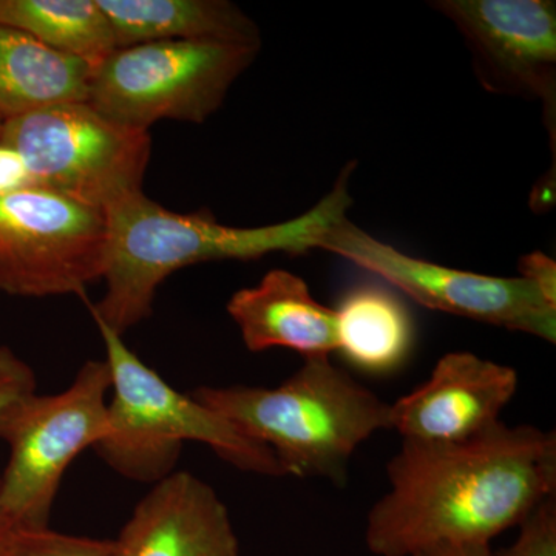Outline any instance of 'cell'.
<instances>
[{
    "mask_svg": "<svg viewBox=\"0 0 556 556\" xmlns=\"http://www.w3.org/2000/svg\"><path fill=\"white\" fill-rule=\"evenodd\" d=\"M116 49L159 40L262 47V33L228 0H97Z\"/></svg>",
    "mask_w": 556,
    "mask_h": 556,
    "instance_id": "14",
    "label": "cell"
},
{
    "mask_svg": "<svg viewBox=\"0 0 556 556\" xmlns=\"http://www.w3.org/2000/svg\"><path fill=\"white\" fill-rule=\"evenodd\" d=\"M334 311L338 351L350 364L368 372H390L404 364L415 327L393 292L367 285L348 292Z\"/></svg>",
    "mask_w": 556,
    "mask_h": 556,
    "instance_id": "16",
    "label": "cell"
},
{
    "mask_svg": "<svg viewBox=\"0 0 556 556\" xmlns=\"http://www.w3.org/2000/svg\"><path fill=\"white\" fill-rule=\"evenodd\" d=\"M517 369L455 351L439 358L430 378L390 404L391 430L420 442H463L501 422L518 391Z\"/></svg>",
    "mask_w": 556,
    "mask_h": 556,
    "instance_id": "11",
    "label": "cell"
},
{
    "mask_svg": "<svg viewBox=\"0 0 556 556\" xmlns=\"http://www.w3.org/2000/svg\"><path fill=\"white\" fill-rule=\"evenodd\" d=\"M190 394L269 448L285 477L340 484L356 450L378 431L391 430L390 404L329 356L305 357L276 388L201 387Z\"/></svg>",
    "mask_w": 556,
    "mask_h": 556,
    "instance_id": "3",
    "label": "cell"
},
{
    "mask_svg": "<svg viewBox=\"0 0 556 556\" xmlns=\"http://www.w3.org/2000/svg\"><path fill=\"white\" fill-rule=\"evenodd\" d=\"M110 369L108 434L94 447L113 470L139 482H160L174 473L185 442L207 445L230 466L283 478L269 448L241 434L226 417L192 394L170 387L116 334L94 320Z\"/></svg>",
    "mask_w": 556,
    "mask_h": 556,
    "instance_id": "4",
    "label": "cell"
},
{
    "mask_svg": "<svg viewBox=\"0 0 556 556\" xmlns=\"http://www.w3.org/2000/svg\"><path fill=\"white\" fill-rule=\"evenodd\" d=\"M519 274L538 289L551 305L556 306V263L544 252L536 251L519 260Z\"/></svg>",
    "mask_w": 556,
    "mask_h": 556,
    "instance_id": "21",
    "label": "cell"
},
{
    "mask_svg": "<svg viewBox=\"0 0 556 556\" xmlns=\"http://www.w3.org/2000/svg\"><path fill=\"white\" fill-rule=\"evenodd\" d=\"M90 65L47 49L16 28L0 24V116L87 101Z\"/></svg>",
    "mask_w": 556,
    "mask_h": 556,
    "instance_id": "15",
    "label": "cell"
},
{
    "mask_svg": "<svg viewBox=\"0 0 556 556\" xmlns=\"http://www.w3.org/2000/svg\"><path fill=\"white\" fill-rule=\"evenodd\" d=\"M356 163L340 172L331 192L299 217L262 228H230L206 215L177 214L144 195L105 212L104 298L90 305L93 320L123 336L152 316L156 291L188 266L217 260H255L318 249L325 233L346 217L353 204L350 179Z\"/></svg>",
    "mask_w": 556,
    "mask_h": 556,
    "instance_id": "2",
    "label": "cell"
},
{
    "mask_svg": "<svg viewBox=\"0 0 556 556\" xmlns=\"http://www.w3.org/2000/svg\"><path fill=\"white\" fill-rule=\"evenodd\" d=\"M112 556H239V540L217 492L174 471L139 501Z\"/></svg>",
    "mask_w": 556,
    "mask_h": 556,
    "instance_id": "12",
    "label": "cell"
},
{
    "mask_svg": "<svg viewBox=\"0 0 556 556\" xmlns=\"http://www.w3.org/2000/svg\"><path fill=\"white\" fill-rule=\"evenodd\" d=\"M386 495L369 510L376 556H412L439 543H486L556 489V437L501 420L463 442L402 439L387 466Z\"/></svg>",
    "mask_w": 556,
    "mask_h": 556,
    "instance_id": "1",
    "label": "cell"
},
{
    "mask_svg": "<svg viewBox=\"0 0 556 556\" xmlns=\"http://www.w3.org/2000/svg\"><path fill=\"white\" fill-rule=\"evenodd\" d=\"M2 126H3V118H2V116H0V131H2Z\"/></svg>",
    "mask_w": 556,
    "mask_h": 556,
    "instance_id": "24",
    "label": "cell"
},
{
    "mask_svg": "<svg viewBox=\"0 0 556 556\" xmlns=\"http://www.w3.org/2000/svg\"><path fill=\"white\" fill-rule=\"evenodd\" d=\"M431 7L466 40L489 93L541 101L556 159V3L554 0H437Z\"/></svg>",
    "mask_w": 556,
    "mask_h": 556,
    "instance_id": "10",
    "label": "cell"
},
{
    "mask_svg": "<svg viewBox=\"0 0 556 556\" xmlns=\"http://www.w3.org/2000/svg\"><path fill=\"white\" fill-rule=\"evenodd\" d=\"M412 556H496L486 543H439L419 548Z\"/></svg>",
    "mask_w": 556,
    "mask_h": 556,
    "instance_id": "22",
    "label": "cell"
},
{
    "mask_svg": "<svg viewBox=\"0 0 556 556\" xmlns=\"http://www.w3.org/2000/svg\"><path fill=\"white\" fill-rule=\"evenodd\" d=\"M113 540L65 535L46 529H17L9 556H112Z\"/></svg>",
    "mask_w": 556,
    "mask_h": 556,
    "instance_id": "18",
    "label": "cell"
},
{
    "mask_svg": "<svg viewBox=\"0 0 556 556\" xmlns=\"http://www.w3.org/2000/svg\"><path fill=\"white\" fill-rule=\"evenodd\" d=\"M0 24L90 67L116 50L97 0H0Z\"/></svg>",
    "mask_w": 556,
    "mask_h": 556,
    "instance_id": "17",
    "label": "cell"
},
{
    "mask_svg": "<svg viewBox=\"0 0 556 556\" xmlns=\"http://www.w3.org/2000/svg\"><path fill=\"white\" fill-rule=\"evenodd\" d=\"M108 218L33 185L0 188V294L84 295L102 280Z\"/></svg>",
    "mask_w": 556,
    "mask_h": 556,
    "instance_id": "8",
    "label": "cell"
},
{
    "mask_svg": "<svg viewBox=\"0 0 556 556\" xmlns=\"http://www.w3.org/2000/svg\"><path fill=\"white\" fill-rule=\"evenodd\" d=\"M16 527L11 526L5 519L0 518V556H9L11 543H13Z\"/></svg>",
    "mask_w": 556,
    "mask_h": 556,
    "instance_id": "23",
    "label": "cell"
},
{
    "mask_svg": "<svg viewBox=\"0 0 556 556\" xmlns=\"http://www.w3.org/2000/svg\"><path fill=\"white\" fill-rule=\"evenodd\" d=\"M110 369L89 361L67 390L31 393L0 412L10 459L0 478V518L16 529H46L62 478L108 434Z\"/></svg>",
    "mask_w": 556,
    "mask_h": 556,
    "instance_id": "6",
    "label": "cell"
},
{
    "mask_svg": "<svg viewBox=\"0 0 556 556\" xmlns=\"http://www.w3.org/2000/svg\"><path fill=\"white\" fill-rule=\"evenodd\" d=\"M318 249L350 260L428 309L555 343L556 306L522 277H493L409 257L342 218Z\"/></svg>",
    "mask_w": 556,
    "mask_h": 556,
    "instance_id": "9",
    "label": "cell"
},
{
    "mask_svg": "<svg viewBox=\"0 0 556 556\" xmlns=\"http://www.w3.org/2000/svg\"><path fill=\"white\" fill-rule=\"evenodd\" d=\"M226 309L252 353L288 348L316 357L338 351L336 311L317 302L306 281L289 270H269L255 287L237 291Z\"/></svg>",
    "mask_w": 556,
    "mask_h": 556,
    "instance_id": "13",
    "label": "cell"
},
{
    "mask_svg": "<svg viewBox=\"0 0 556 556\" xmlns=\"http://www.w3.org/2000/svg\"><path fill=\"white\" fill-rule=\"evenodd\" d=\"M35 391L36 376L30 365L9 346H0V412Z\"/></svg>",
    "mask_w": 556,
    "mask_h": 556,
    "instance_id": "20",
    "label": "cell"
},
{
    "mask_svg": "<svg viewBox=\"0 0 556 556\" xmlns=\"http://www.w3.org/2000/svg\"><path fill=\"white\" fill-rule=\"evenodd\" d=\"M0 150L30 185L105 214L142 193L152 138L105 118L87 101L61 102L3 121Z\"/></svg>",
    "mask_w": 556,
    "mask_h": 556,
    "instance_id": "5",
    "label": "cell"
},
{
    "mask_svg": "<svg viewBox=\"0 0 556 556\" xmlns=\"http://www.w3.org/2000/svg\"><path fill=\"white\" fill-rule=\"evenodd\" d=\"M517 541L496 556H556V501L547 497L519 525Z\"/></svg>",
    "mask_w": 556,
    "mask_h": 556,
    "instance_id": "19",
    "label": "cell"
},
{
    "mask_svg": "<svg viewBox=\"0 0 556 556\" xmlns=\"http://www.w3.org/2000/svg\"><path fill=\"white\" fill-rule=\"evenodd\" d=\"M260 47L159 40L116 49L91 65L87 102L121 126L149 131L163 119L204 123Z\"/></svg>",
    "mask_w": 556,
    "mask_h": 556,
    "instance_id": "7",
    "label": "cell"
}]
</instances>
